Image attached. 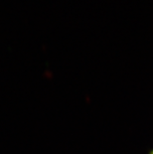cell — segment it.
Returning a JSON list of instances; mask_svg holds the SVG:
<instances>
[{"mask_svg":"<svg viewBox=\"0 0 153 154\" xmlns=\"http://www.w3.org/2000/svg\"><path fill=\"white\" fill-rule=\"evenodd\" d=\"M148 154H153V148H152V149L150 150V151L148 152Z\"/></svg>","mask_w":153,"mask_h":154,"instance_id":"obj_1","label":"cell"}]
</instances>
